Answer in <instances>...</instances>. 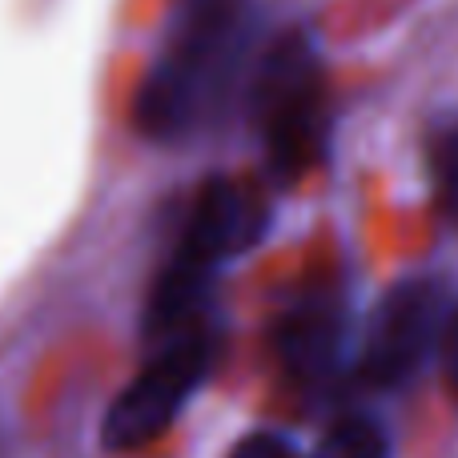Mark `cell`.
Wrapping results in <instances>:
<instances>
[{
	"mask_svg": "<svg viewBox=\"0 0 458 458\" xmlns=\"http://www.w3.org/2000/svg\"><path fill=\"white\" fill-rule=\"evenodd\" d=\"M250 37V0H182L133 101V125L161 145L185 141L225 97Z\"/></svg>",
	"mask_w": 458,
	"mask_h": 458,
	"instance_id": "obj_1",
	"label": "cell"
},
{
	"mask_svg": "<svg viewBox=\"0 0 458 458\" xmlns=\"http://www.w3.org/2000/svg\"><path fill=\"white\" fill-rule=\"evenodd\" d=\"M250 117L266 161L282 182L314 174L330 149V93L318 45L290 29L266 48L250 81Z\"/></svg>",
	"mask_w": 458,
	"mask_h": 458,
	"instance_id": "obj_2",
	"label": "cell"
},
{
	"mask_svg": "<svg viewBox=\"0 0 458 458\" xmlns=\"http://www.w3.org/2000/svg\"><path fill=\"white\" fill-rule=\"evenodd\" d=\"M214 366V342L201 330H182L169 346L113 398L101 422L105 451H141L169 430V422L185 411L198 386Z\"/></svg>",
	"mask_w": 458,
	"mask_h": 458,
	"instance_id": "obj_3",
	"label": "cell"
},
{
	"mask_svg": "<svg viewBox=\"0 0 458 458\" xmlns=\"http://www.w3.org/2000/svg\"><path fill=\"white\" fill-rule=\"evenodd\" d=\"M446 318L443 285L430 277H406L378 298L366 322L358 374L378 390H394L411 382L435 354L438 330Z\"/></svg>",
	"mask_w": 458,
	"mask_h": 458,
	"instance_id": "obj_4",
	"label": "cell"
},
{
	"mask_svg": "<svg viewBox=\"0 0 458 458\" xmlns=\"http://www.w3.org/2000/svg\"><path fill=\"white\" fill-rule=\"evenodd\" d=\"M266 225H269L266 201L237 177L217 174L209 182H201L198 198L190 206V217H185L182 242L174 250V261L214 277L225 261L253 250L261 242V233H266Z\"/></svg>",
	"mask_w": 458,
	"mask_h": 458,
	"instance_id": "obj_5",
	"label": "cell"
},
{
	"mask_svg": "<svg viewBox=\"0 0 458 458\" xmlns=\"http://www.w3.org/2000/svg\"><path fill=\"white\" fill-rule=\"evenodd\" d=\"M342 350V314L326 301H306L298 306L277 330V354L285 370L301 378L306 386L330 378Z\"/></svg>",
	"mask_w": 458,
	"mask_h": 458,
	"instance_id": "obj_6",
	"label": "cell"
},
{
	"mask_svg": "<svg viewBox=\"0 0 458 458\" xmlns=\"http://www.w3.org/2000/svg\"><path fill=\"white\" fill-rule=\"evenodd\" d=\"M310 458H390V443L378 422L370 419H342Z\"/></svg>",
	"mask_w": 458,
	"mask_h": 458,
	"instance_id": "obj_7",
	"label": "cell"
},
{
	"mask_svg": "<svg viewBox=\"0 0 458 458\" xmlns=\"http://www.w3.org/2000/svg\"><path fill=\"white\" fill-rule=\"evenodd\" d=\"M430 169H435V190L443 209L458 222V121L443 125L430 141Z\"/></svg>",
	"mask_w": 458,
	"mask_h": 458,
	"instance_id": "obj_8",
	"label": "cell"
},
{
	"mask_svg": "<svg viewBox=\"0 0 458 458\" xmlns=\"http://www.w3.org/2000/svg\"><path fill=\"white\" fill-rule=\"evenodd\" d=\"M435 354H438V370H443V382H446V394L458 403V306L446 310L443 330H438V342H435Z\"/></svg>",
	"mask_w": 458,
	"mask_h": 458,
	"instance_id": "obj_9",
	"label": "cell"
},
{
	"mask_svg": "<svg viewBox=\"0 0 458 458\" xmlns=\"http://www.w3.org/2000/svg\"><path fill=\"white\" fill-rule=\"evenodd\" d=\"M229 458H298V451L290 446V438L274 435V430H258V435L242 438L229 451Z\"/></svg>",
	"mask_w": 458,
	"mask_h": 458,
	"instance_id": "obj_10",
	"label": "cell"
}]
</instances>
